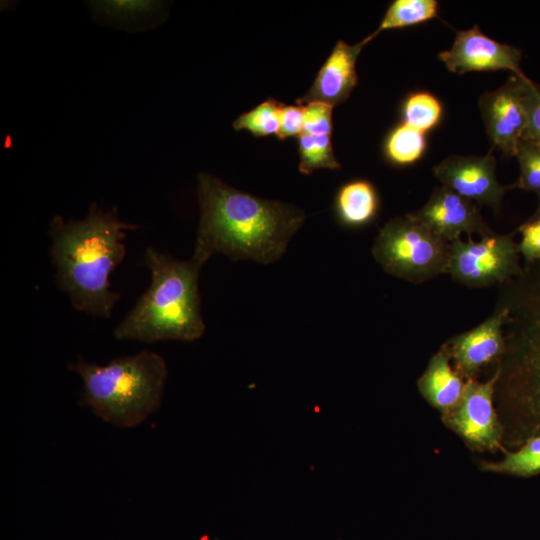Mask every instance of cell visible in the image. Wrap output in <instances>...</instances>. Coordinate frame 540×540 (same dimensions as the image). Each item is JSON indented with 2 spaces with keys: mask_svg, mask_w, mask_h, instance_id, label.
<instances>
[{
  "mask_svg": "<svg viewBox=\"0 0 540 540\" xmlns=\"http://www.w3.org/2000/svg\"><path fill=\"white\" fill-rule=\"evenodd\" d=\"M144 262L151 283L114 329L115 338L145 343L199 339L205 331L198 285L203 265L153 247L146 248Z\"/></svg>",
  "mask_w": 540,
  "mask_h": 540,
  "instance_id": "obj_3",
  "label": "cell"
},
{
  "mask_svg": "<svg viewBox=\"0 0 540 540\" xmlns=\"http://www.w3.org/2000/svg\"><path fill=\"white\" fill-rule=\"evenodd\" d=\"M94 11L115 20H134L157 11L160 2L151 0H105L91 2Z\"/></svg>",
  "mask_w": 540,
  "mask_h": 540,
  "instance_id": "obj_24",
  "label": "cell"
},
{
  "mask_svg": "<svg viewBox=\"0 0 540 540\" xmlns=\"http://www.w3.org/2000/svg\"><path fill=\"white\" fill-rule=\"evenodd\" d=\"M465 383L466 380L451 365L450 355L443 344L418 378L417 388L423 399L443 415L457 404Z\"/></svg>",
  "mask_w": 540,
  "mask_h": 540,
  "instance_id": "obj_15",
  "label": "cell"
},
{
  "mask_svg": "<svg viewBox=\"0 0 540 540\" xmlns=\"http://www.w3.org/2000/svg\"><path fill=\"white\" fill-rule=\"evenodd\" d=\"M433 171L443 186L496 212L505 193L512 188L498 182L496 160L491 153L484 156L451 155L438 163Z\"/></svg>",
  "mask_w": 540,
  "mask_h": 540,
  "instance_id": "obj_11",
  "label": "cell"
},
{
  "mask_svg": "<svg viewBox=\"0 0 540 540\" xmlns=\"http://www.w3.org/2000/svg\"><path fill=\"white\" fill-rule=\"evenodd\" d=\"M370 41L368 37L356 44L339 40L309 91L297 99V103L301 105L318 101L334 107L344 102L357 85L356 61L363 47Z\"/></svg>",
  "mask_w": 540,
  "mask_h": 540,
  "instance_id": "obj_14",
  "label": "cell"
},
{
  "mask_svg": "<svg viewBox=\"0 0 540 540\" xmlns=\"http://www.w3.org/2000/svg\"><path fill=\"white\" fill-rule=\"evenodd\" d=\"M438 58L450 72L458 75L474 71L508 70L514 75L526 77L520 65L521 50L490 38L477 25L456 31L451 48L440 52Z\"/></svg>",
  "mask_w": 540,
  "mask_h": 540,
  "instance_id": "obj_10",
  "label": "cell"
},
{
  "mask_svg": "<svg viewBox=\"0 0 540 540\" xmlns=\"http://www.w3.org/2000/svg\"><path fill=\"white\" fill-rule=\"evenodd\" d=\"M426 148L425 133L403 123L388 136L385 152L388 159L397 165H410L421 158Z\"/></svg>",
  "mask_w": 540,
  "mask_h": 540,
  "instance_id": "obj_19",
  "label": "cell"
},
{
  "mask_svg": "<svg viewBox=\"0 0 540 540\" xmlns=\"http://www.w3.org/2000/svg\"><path fill=\"white\" fill-rule=\"evenodd\" d=\"M484 472L528 477L540 473V434L528 438L520 449L506 453L499 461H484Z\"/></svg>",
  "mask_w": 540,
  "mask_h": 540,
  "instance_id": "obj_18",
  "label": "cell"
},
{
  "mask_svg": "<svg viewBox=\"0 0 540 540\" xmlns=\"http://www.w3.org/2000/svg\"><path fill=\"white\" fill-rule=\"evenodd\" d=\"M333 106L323 102H309L304 106V124L302 134L313 136H331Z\"/></svg>",
  "mask_w": 540,
  "mask_h": 540,
  "instance_id": "obj_25",
  "label": "cell"
},
{
  "mask_svg": "<svg viewBox=\"0 0 540 540\" xmlns=\"http://www.w3.org/2000/svg\"><path fill=\"white\" fill-rule=\"evenodd\" d=\"M530 218H533V219L540 218V203H539L538 208L536 209V211L534 212V214Z\"/></svg>",
  "mask_w": 540,
  "mask_h": 540,
  "instance_id": "obj_29",
  "label": "cell"
},
{
  "mask_svg": "<svg viewBox=\"0 0 540 540\" xmlns=\"http://www.w3.org/2000/svg\"><path fill=\"white\" fill-rule=\"evenodd\" d=\"M507 309L496 306L495 312L468 331L444 343L454 368L465 379H475L486 366L498 363L505 350L504 325Z\"/></svg>",
  "mask_w": 540,
  "mask_h": 540,
  "instance_id": "obj_12",
  "label": "cell"
},
{
  "mask_svg": "<svg viewBox=\"0 0 540 540\" xmlns=\"http://www.w3.org/2000/svg\"><path fill=\"white\" fill-rule=\"evenodd\" d=\"M441 115L440 101L428 92L411 94L403 106L404 123L423 133L434 128L439 123Z\"/></svg>",
  "mask_w": 540,
  "mask_h": 540,
  "instance_id": "obj_21",
  "label": "cell"
},
{
  "mask_svg": "<svg viewBox=\"0 0 540 540\" xmlns=\"http://www.w3.org/2000/svg\"><path fill=\"white\" fill-rule=\"evenodd\" d=\"M438 8L436 0H395L386 10L380 25L368 38L372 40L384 30L427 22L438 16Z\"/></svg>",
  "mask_w": 540,
  "mask_h": 540,
  "instance_id": "obj_17",
  "label": "cell"
},
{
  "mask_svg": "<svg viewBox=\"0 0 540 540\" xmlns=\"http://www.w3.org/2000/svg\"><path fill=\"white\" fill-rule=\"evenodd\" d=\"M498 370L486 381L466 380L457 404L441 415L443 424L474 451L502 449L504 429L495 406Z\"/></svg>",
  "mask_w": 540,
  "mask_h": 540,
  "instance_id": "obj_8",
  "label": "cell"
},
{
  "mask_svg": "<svg viewBox=\"0 0 540 540\" xmlns=\"http://www.w3.org/2000/svg\"><path fill=\"white\" fill-rule=\"evenodd\" d=\"M68 368L82 380L80 404L120 428L140 425L159 409L168 375L164 358L149 350L105 365L80 358Z\"/></svg>",
  "mask_w": 540,
  "mask_h": 540,
  "instance_id": "obj_5",
  "label": "cell"
},
{
  "mask_svg": "<svg viewBox=\"0 0 540 540\" xmlns=\"http://www.w3.org/2000/svg\"><path fill=\"white\" fill-rule=\"evenodd\" d=\"M379 199L374 186L367 180H353L344 184L335 200L336 214L348 227H361L376 217Z\"/></svg>",
  "mask_w": 540,
  "mask_h": 540,
  "instance_id": "obj_16",
  "label": "cell"
},
{
  "mask_svg": "<svg viewBox=\"0 0 540 540\" xmlns=\"http://www.w3.org/2000/svg\"><path fill=\"white\" fill-rule=\"evenodd\" d=\"M442 239L452 242L466 233L481 238L494 232L482 218L477 204L446 186L433 190L428 201L411 213Z\"/></svg>",
  "mask_w": 540,
  "mask_h": 540,
  "instance_id": "obj_13",
  "label": "cell"
},
{
  "mask_svg": "<svg viewBox=\"0 0 540 540\" xmlns=\"http://www.w3.org/2000/svg\"><path fill=\"white\" fill-rule=\"evenodd\" d=\"M517 231L521 234L518 251L524 262L540 261V218H529Z\"/></svg>",
  "mask_w": 540,
  "mask_h": 540,
  "instance_id": "obj_26",
  "label": "cell"
},
{
  "mask_svg": "<svg viewBox=\"0 0 540 540\" xmlns=\"http://www.w3.org/2000/svg\"><path fill=\"white\" fill-rule=\"evenodd\" d=\"M372 255L388 274L419 284L447 273L449 242L409 213L385 223Z\"/></svg>",
  "mask_w": 540,
  "mask_h": 540,
  "instance_id": "obj_6",
  "label": "cell"
},
{
  "mask_svg": "<svg viewBox=\"0 0 540 540\" xmlns=\"http://www.w3.org/2000/svg\"><path fill=\"white\" fill-rule=\"evenodd\" d=\"M515 157L519 164V177L512 188L536 193L540 197V144L522 138Z\"/></svg>",
  "mask_w": 540,
  "mask_h": 540,
  "instance_id": "obj_23",
  "label": "cell"
},
{
  "mask_svg": "<svg viewBox=\"0 0 540 540\" xmlns=\"http://www.w3.org/2000/svg\"><path fill=\"white\" fill-rule=\"evenodd\" d=\"M304 124V106L282 105L280 109V128L277 133L283 140L292 136L301 135Z\"/></svg>",
  "mask_w": 540,
  "mask_h": 540,
  "instance_id": "obj_27",
  "label": "cell"
},
{
  "mask_svg": "<svg viewBox=\"0 0 540 540\" xmlns=\"http://www.w3.org/2000/svg\"><path fill=\"white\" fill-rule=\"evenodd\" d=\"M299 170L303 174H310L316 169H337V161L330 136H313L301 134L299 136Z\"/></svg>",
  "mask_w": 540,
  "mask_h": 540,
  "instance_id": "obj_20",
  "label": "cell"
},
{
  "mask_svg": "<svg viewBox=\"0 0 540 540\" xmlns=\"http://www.w3.org/2000/svg\"><path fill=\"white\" fill-rule=\"evenodd\" d=\"M196 191L200 216L192 258L202 265L215 254L276 262L305 221L299 207L240 191L209 173L198 175Z\"/></svg>",
  "mask_w": 540,
  "mask_h": 540,
  "instance_id": "obj_1",
  "label": "cell"
},
{
  "mask_svg": "<svg viewBox=\"0 0 540 540\" xmlns=\"http://www.w3.org/2000/svg\"><path fill=\"white\" fill-rule=\"evenodd\" d=\"M528 122L524 138L540 144V84L530 82L527 95Z\"/></svg>",
  "mask_w": 540,
  "mask_h": 540,
  "instance_id": "obj_28",
  "label": "cell"
},
{
  "mask_svg": "<svg viewBox=\"0 0 540 540\" xmlns=\"http://www.w3.org/2000/svg\"><path fill=\"white\" fill-rule=\"evenodd\" d=\"M532 80L512 74L497 89L479 98V110L486 134L494 148L506 156L515 157L517 146L524 138L527 122L528 87Z\"/></svg>",
  "mask_w": 540,
  "mask_h": 540,
  "instance_id": "obj_9",
  "label": "cell"
},
{
  "mask_svg": "<svg viewBox=\"0 0 540 540\" xmlns=\"http://www.w3.org/2000/svg\"><path fill=\"white\" fill-rule=\"evenodd\" d=\"M498 305L507 309L505 350L497 363L498 413L519 409L540 419V261L524 263L504 282Z\"/></svg>",
  "mask_w": 540,
  "mask_h": 540,
  "instance_id": "obj_4",
  "label": "cell"
},
{
  "mask_svg": "<svg viewBox=\"0 0 540 540\" xmlns=\"http://www.w3.org/2000/svg\"><path fill=\"white\" fill-rule=\"evenodd\" d=\"M514 234H496L474 241L468 237L449 242L447 273L470 288L503 284L521 272Z\"/></svg>",
  "mask_w": 540,
  "mask_h": 540,
  "instance_id": "obj_7",
  "label": "cell"
},
{
  "mask_svg": "<svg viewBox=\"0 0 540 540\" xmlns=\"http://www.w3.org/2000/svg\"><path fill=\"white\" fill-rule=\"evenodd\" d=\"M136 228L119 218L117 207L103 210L96 203L83 219L57 215L51 220L49 253L56 283L76 310L110 318L120 295L111 290L109 278L126 255V231Z\"/></svg>",
  "mask_w": 540,
  "mask_h": 540,
  "instance_id": "obj_2",
  "label": "cell"
},
{
  "mask_svg": "<svg viewBox=\"0 0 540 540\" xmlns=\"http://www.w3.org/2000/svg\"><path fill=\"white\" fill-rule=\"evenodd\" d=\"M282 104L268 99L249 112L240 115L233 123L236 130H246L256 136L276 134L280 128Z\"/></svg>",
  "mask_w": 540,
  "mask_h": 540,
  "instance_id": "obj_22",
  "label": "cell"
}]
</instances>
